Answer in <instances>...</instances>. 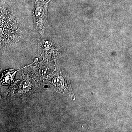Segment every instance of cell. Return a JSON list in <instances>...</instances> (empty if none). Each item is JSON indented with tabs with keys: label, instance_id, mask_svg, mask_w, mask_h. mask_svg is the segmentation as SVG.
Here are the masks:
<instances>
[{
	"label": "cell",
	"instance_id": "obj_1",
	"mask_svg": "<svg viewBox=\"0 0 132 132\" xmlns=\"http://www.w3.org/2000/svg\"><path fill=\"white\" fill-rule=\"evenodd\" d=\"M1 45L18 40L20 29L12 14L7 13L6 15L1 12Z\"/></svg>",
	"mask_w": 132,
	"mask_h": 132
},
{
	"label": "cell",
	"instance_id": "obj_2",
	"mask_svg": "<svg viewBox=\"0 0 132 132\" xmlns=\"http://www.w3.org/2000/svg\"><path fill=\"white\" fill-rule=\"evenodd\" d=\"M48 3L41 0H35L34 12V21L36 29L43 35L47 23V10Z\"/></svg>",
	"mask_w": 132,
	"mask_h": 132
},
{
	"label": "cell",
	"instance_id": "obj_3",
	"mask_svg": "<svg viewBox=\"0 0 132 132\" xmlns=\"http://www.w3.org/2000/svg\"><path fill=\"white\" fill-rule=\"evenodd\" d=\"M41 1L44 2H45L47 3H48L49 2H50V1H52V0H41Z\"/></svg>",
	"mask_w": 132,
	"mask_h": 132
}]
</instances>
